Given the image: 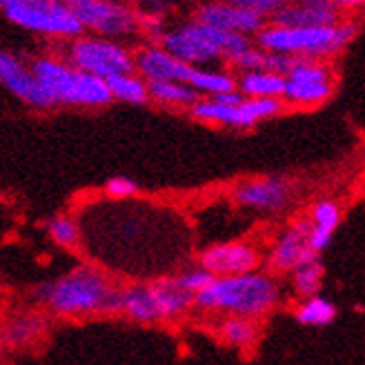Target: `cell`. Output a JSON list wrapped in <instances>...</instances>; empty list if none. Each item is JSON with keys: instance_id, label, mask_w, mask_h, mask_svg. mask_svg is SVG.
I'll return each mask as SVG.
<instances>
[{"instance_id": "cell-11", "label": "cell", "mask_w": 365, "mask_h": 365, "mask_svg": "<svg viewBox=\"0 0 365 365\" xmlns=\"http://www.w3.org/2000/svg\"><path fill=\"white\" fill-rule=\"evenodd\" d=\"M261 254L259 250L245 241L216 243L200 254V267H205L212 277H245V274L259 272Z\"/></svg>"}, {"instance_id": "cell-9", "label": "cell", "mask_w": 365, "mask_h": 365, "mask_svg": "<svg viewBox=\"0 0 365 365\" xmlns=\"http://www.w3.org/2000/svg\"><path fill=\"white\" fill-rule=\"evenodd\" d=\"M71 9L85 31H91L101 38L116 41L123 36H132L140 31L138 11L123 3L112 0H71Z\"/></svg>"}, {"instance_id": "cell-27", "label": "cell", "mask_w": 365, "mask_h": 365, "mask_svg": "<svg viewBox=\"0 0 365 365\" xmlns=\"http://www.w3.org/2000/svg\"><path fill=\"white\" fill-rule=\"evenodd\" d=\"M47 232L51 236V241L61 247H76L81 241V227L76 225V221H71L69 216L51 218L47 225Z\"/></svg>"}, {"instance_id": "cell-2", "label": "cell", "mask_w": 365, "mask_h": 365, "mask_svg": "<svg viewBox=\"0 0 365 365\" xmlns=\"http://www.w3.org/2000/svg\"><path fill=\"white\" fill-rule=\"evenodd\" d=\"M281 299V287L269 272H254L245 277L216 279L207 289L194 297V305L203 312L257 321L267 317Z\"/></svg>"}, {"instance_id": "cell-19", "label": "cell", "mask_w": 365, "mask_h": 365, "mask_svg": "<svg viewBox=\"0 0 365 365\" xmlns=\"http://www.w3.org/2000/svg\"><path fill=\"white\" fill-rule=\"evenodd\" d=\"M200 98L198 91L190 85L172 83V81H152L150 83V101L163 107H187L192 109Z\"/></svg>"}, {"instance_id": "cell-31", "label": "cell", "mask_w": 365, "mask_h": 365, "mask_svg": "<svg viewBox=\"0 0 365 365\" xmlns=\"http://www.w3.org/2000/svg\"><path fill=\"white\" fill-rule=\"evenodd\" d=\"M241 3L254 11L259 18H263V21L269 25L274 18H277V14L285 7V3H281V0H241Z\"/></svg>"}, {"instance_id": "cell-8", "label": "cell", "mask_w": 365, "mask_h": 365, "mask_svg": "<svg viewBox=\"0 0 365 365\" xmlns=\"http://www.w3.org/2000/svg\"><path fill=\"white\" fill-rule=\"evenodd\" d=\"M65 61L78 71L103 81L136 74V53L116 41L101 38L94 34H83L69 41L65 47Z\"/></svg>"}, {"instance_id": "cell-3", "label": "cell", "mask_w": 365, "mask_h": 365, "mask_svg": "<svg viewBox=\"0 0 365 365\" xmlns=\"http://www.w3.org/2000/svg\"><path fill=\"white\" fill-rule=\"evenodd\" d=\"M158 45L192 67H207L218 61L230 65L234 58H239L241 53L254 47L250 36L200 25L194 18L170 27Z\"/></svg>"}, {"instance_id": "cell-5", "label": "cell", "mask_w": 365, "mask_h": 365, "mask_svg": "<svg viewBox=\"0 0 365 365\" xmlns=\"http://www.w3.org/2000/svg\"><path fill=\"white\" fill-rule=\"evenodd\" d=\"M29 65L36 78L41 81V85L56 101V105L98 109V107H107L114 101L107 81L78 71L65 58L36 56L34 61H29Z\"/></svg>"}, {"instance_id": "cell-18", "label": "cell", "mask_w": 365, "mask_h": 365, "mask_svg": "<svg viewBox=\"0 0 365 365\" xmlns=\"http://www.w3.org/2000/svg\"><path fill=\"white\" fill-rule=\"evenodd\" d=\"M236 87L245 98H283L287 78L272 71H250L236 76Z\"/></svg>"}, {"instance_id": "cell-6", "label": "cell", "mask_w": 365, "mask_h": 365, "mask_svg": "<svg viewBox=\"0 0 365 365\" xmlns=\"http://www.w3.org/2000/svg\"><path fill=\"white\" fill-rule=\"evenodd\" d=\"M194 305V294L182 289L178 277L132 283L120 292V312L136 323L174 321Z\"/></svg>"}, {"instance_id": "cell-25", "label": "cell", "mask_w": 365, "mask_h": 365, "mask_svg": "<svg viewBox=\"0 0 365 365\" xmlns=\"http://www.w3.org/2000/svg\"><path fill=\"white\" fill-rule=\"evenodd\" d=\"M294 317L301 325L323 327V325H330L336 319V307H334V303H330L323 297H312V299H305L299 303Z\"/></svg>"}, {"instance_id": "cell-17", "label": "cell", "mask_w": 365, "mask_h": 365, "mask_svg": "<svg viewBox=\"0 0 365 365\" xmlns=\"http://www.w3.org/2000/svg\"><path fill=\"white\" fill-rule=\"evenodd\" d=\"M341 223V210L332 198H321L312 207V250L321 254L330 245Z\"/></svg>"}, {"instance_id": "cell-29", "label": "cell", "mask_w": 365, "mask_h": 365, "mask_svg": "<svg viewBox=\"0 0 365 365\" xmlns=\"http://www.w3.org/2000/svg\"><path fill=\"white\" fill-rule=\"evenodd\" d=\"M138 21H140V31L148 36V38L156 41V45L160 43V38L165 36L168 27H165V18H163L156 9H148V11H138Z\"/></svg>"}, {"instance_id": "cell-10", "label": "cell", "mask_w": 365, "mask_h": 365, "mask_svg": "<svg viewBox=\"0 0 365 365\" xmlns=\"http://www.w3.org/2000/svg\"><path fill=\"white\" fill-rule=\"evenodd\" d=\"M0 83H3V87L9 94H14L18 101H23L25 105L34 109L56 107V101H53L49 91L41 85V81L36 78L31 65L23 56H18V53L9 49L0 51Z\"/></svg>"}, {"instance_id": "cell-28", "label": "cell", "mask_w": 365, "mask_h": 365, "mask_svg": "<svg viewBox=\"0 0 365 365\" xmlns=\"http://www.w3.org/2000/svg\"><path fill=\"white\" fill-rule=\"evenodd\" d=\"M216 281V277H212V274L205 269V267H192V269H185L182 274H178V283L182 289H187L190 294H200L203 289H207L212 283Z\"/></svg>"}, {"instance_id": "cell-24", "label": "cell", "mask_w": 365, "mask_h": 365, "mask_svg": "<svg viewBox=\"0 0 365 365\" xmlns=\"http://www.w3.org/2000/svg\"><path fill=\"white\" fill-rule=\"evenodd\" d=\"M43 332H45V319H41L38 314L18 317L7 325L5 343H9L11 348H25V345L34 343Z\"/></svg>"}, {"instance_id": "cell-15", "label": "cell", "mask_w": 365, "mask_h": 365, "mask_svg": "<svg viewBox=\"0 0 365 365\" xmlns=\"http://www.w3.org/2000/svg\"><path fill=\"white\" fill-rule=\"evenodd\" d=\"M356 3H332V0H305V3H285L269 25L305 29V27H334L343 23V7Z\"/></svg>"}, {"instance_id": "cell-22", "label": "cell", "mask_w": 365, "mask_h": 365, "mask_svg": "<svg viewBox=\"0 0 365 365\" xmlns=\"http://www.w3.org/2000/svg\"><path fill=\"white\" fill-rule=\"evenodd\" d=\"M112 96L118 103L127 105H143L150 101V83L145 81L140 74H125L107 81Z\"/></svg>"}, {"instance_id": "cell-23", "label": "cell", "mask_w": 365, "mask_h": 365, "mask_svg": "<svg viewBox=\"0 0 365 365\" xmlns=\"http://www.w3.org/2000/svg\"><path fill=\"white\" fill-rule=\"evenodd\" d=\"M218 334L232 348H250L259 339V325L250 319L225 317V321L218 325Z\"/></svg>"}, {"instance_id": "cell-21", "label": "cell", "mask_w": 365, "mask_h": 365, "mask_svg": "<svg viewBox=\"0 0 365 365\" xmlns=\"http://www.w3.org/2000/svg\"><path fill=\"white\" fill-rule=\"evenodd\" d=\"M332 96V83H294L287 81L285 87V105L297 107H317Z\"/></svg>"}, {"instance_id": "cell-12", "label": "cell", "mask_w": 365, "mask_h": 365, "mask_svg": "<svg viewBox=\"0 0 365 365\" xmlns=\"http://www.w3.org/2000/svg\"><path fill=\"white\" fill-rule=\"evenodd\" d=\"M294 196V185L285 176H263L241 182L234 192V200L241 207L254 212H283Z\"/></svg>"}, {"instance_id": "cell-20", "label": "cell", "mask_w": 365, "mask_h": 365, "mask_svg": "<svg viewBox=\"0 0 365 365\" xmlns=\"http://www.w3.org/2000/svg\"><path fill=\"white\" fill-rule=\"evenodd\" d=\"M323 274H325V269H323L319 254L312 259H307L305 263H301L299 267H294L289 274L294 294L301 297L303 301L319 297V289H321V283H323Z\"/></svg>"}, {"instance_id": "cell-14", "label": "cell", "mask_w": 365, "mask_h": 365, "mask_svg": "<svg viewBox=\"0 0 365 365\" xmlns=\"http://www.w3.org/2000/svg\"><path fill=\"white\" fill-rule=\"evenodd\" d=\"M194 21L200 25H207L214 29H223L232 34H241V36H257L267 27L263 18H259L254 11H250L241 0L236 3H205L198 5L194 9Z\"/></svg>"}, {"instance_id": "cell-13", "label": "cell", "mask_w": 365, "mask_h": 365, "mask_svg": "<svg viewBox=\"0 0 365 365\" xmlns=\"http://www.w3.org/2000/svg\"><path fill=\"white\" fill-rule=\"evenodd\" d=\"M312 257H317V252L312 250V221L299 218L272 245L267 267L277 274H292V269Z\"/></svg>"}, {"instance_id": "cell-30", "label": "cell", "mask_w": 365, "mask_h": 365, "mask_svg": "<svg viewBox=\"0 0 365 365\" xmlns=\"http://www.w3.org/2000/svg\"><path fill=\"white\" fill-rule=\"evenodd\" d=\"M105 192L112 198H132L138 194V182L132 180L130 176H114L105 182Z\"/></svg>"}, {"instance_id": "cell-4", "label": "cell", "mask_w": 365, "mask_h": 365, "mask_svg": "<svg viewBox=\"0 0 365 365\" xmlns=\"http://www.w3.org/2000/svg\"><path fill=\"white\" fill-rule=\"evenodd\" d=\"M359 34V25L354 21H343L334 27H305L289 29L279 25H267L254 43L263 51L281 53V56L323 61L348 47Z\"/></svg>"}, {"instance_id": "cell-26", "label": "cell", "mask_w": 365, "mask_h": 365, "mask_svg": "<svg viewBox=\"0 0 365 365\" xmlns=\"http://www.w3.org/2000/svg\"><path fill=\"white\" fill-rule=\"evenodd\" d=\"M287 81H294V83H332V71L323 61L299 58L297 67L292 69Z\"/></svg>"}, {"instance_id": "cell-1", "label": "cell", "mask_w": 365, "mask_h": 365, "mask_svg": "<svg viewBox=\"0 0 365 365\" xmlns=\"http://www.w3.org/2000/svg\"><path fill=\"white\" fill-rule=\"evenodd\" d=\"M120 292L105 272L81 265L56 281L43 283L36 289V299L58 317L83 319L120 312Z\"/></svg>"}, {"instance_id": "cell-7", "label": "cell", "mask_w": 365, "mask_h": 365, "mask_svg": "<svg viewBox=\"0 0 365 365\" xmlns=\"http://www.w3.org/2000/svg\"><path fill=\"white\" fill-rule=\"evenodd\" d=\"M3 16L21 29L51 36V38L74 41L85 34L69 3L61 0H3Z\"/></svg>"}, {"instance_id": "cell-16", "label": "cell", "mask_w": 365, "mask_h": 365, "mask_svg": "<svg viewBox=\"0 0 365 365\" xmlns=\"http://www.w3.org/2000/svg\"><path fill=\"white\" fill-rule=\"evenodd\" d=\"M196 67L178 61L168 53L160 45H145L136 51V74H140L148 83L152 81H172L190 85Z\"/></svg>"}]
</instances>
